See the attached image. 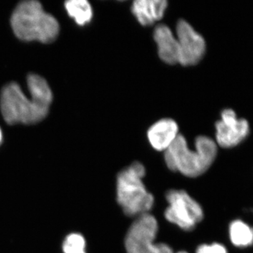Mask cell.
<instances>
[{"mask_svg":"<svg viewBox=\"0 0 253 253\" xmlns=\"http://www.w3.org/2000/svg\"><path fill=\"white\" fill-rule=\"evenodd\" d=\"M27 83L31 99L16 83L6 84L1 90V114L9 125L36 124L44 120L49 113L53 95L47 82L38 75L30 74Z\"/></svg>","mask_w":253,"mask_h":253,"instance_id":"6da1fadb","label":"cell"},{"mask_svg":"<svg viewBox=\"0 0 253 253\" xmlns=\"http://www.w3.org/2000/svg\"><path fill=\"white\" fill-rule=\"evenodd\" d=\"M195 150H191L184 136L179 134L172 144L165 151L166 166L172 172L196 178L207 172L217 157V145L211 138L198 136Z\"/></svg>","mask_w":253,"mask_h":253,"instance_id":"7a4b0ae2","label":"cell"},{"mask_svg":"<svg viewBox=\"0 0 253 253\" xmlns=\"http://www.w3.org/2000/svg\"><path fill=\"white\" fill-rule=\"evenodd\" d=\"M15 36L23 41H38L49 44L57 38L59 24L56 18L43 9L41 2L34 0L21 1L11 18Z\"/></svg>","mask_w":253,"mask_h":253,"instance_id":"3957f363","label":"cell"},{"mask_svg":"<svg viewBox=\"0 0 253 253\" xmlns=\"http://www.w3.org/2000/svg\"><path fill=\"white\" fill-rule=\"evenodd\" d=\"M146 168L134 162L118 173L116 179V198L118 205L128 217L149 213L154 205V197L145 186L143 179Z\"/></svg>","mask_w":253,"mask_h":253,"instance_id":"277c9868","label":"cell"},{"mask_svg":"<svg viewBox=\"0 0 253 253\" xmlns=\"http://www.w3.org/2000/svg\"><path fill=\"white\" fill-rule=\"evenodd\" d=\"M158 231V221L154 215L146 213L138 216L129 226L125 238L126 253H174L169 245L155 244Z\"/></svg>","mask_w":253,"mask_h":253,"instance_id":"5b68a950","label":"cell"},{"mask_svg":"<svg viewBox=\"0 0 253 253\" xmlns=\"http://www.w3.org/2000/svg\"><path fill=\"white\" fill-rule=\"evenodd\" d=\"M166 198L168 206L165 211V218L182 230H194L204 219V210L201 205L184 190H169Z\"/></svg>","mask_w":253,"mask_h":253,"instance_id":"8992f818","label":"cell"},{"mask_svg":"<svg viewBox=\"0 0 253 253\" xmlns=\"http://www.w3.org/2000/svg\"><path fill=\"white\" fill-rule=\"evenodd\" d=\"M176 31L179 46V63L184 66L198 64L206 53L204 38L184 20L178 21Z\"/></svg>","mask_w":253,"mask_h":253,"instance_id":"52a82bcc","label":"cell"},{"mask_svg":"<svg viewBox=\"0 0 253 253\" xmlns=\"http://www.w3.org/2000/svg\"><path fill=\"white\" fill-rule=\"evenodd\" d=\"M221 117V121L215 124L216 140L221 147H234L249 135V122L243 118L239 119L232 109L224 110Z\"/></svg>","mask_w":253,"mask_h":253,"instance_id":"ba28073f","label":"cell"},{"mask_svg":"<svg viewBox=\"0 0 253 253\" xmlns=\"http://www.w3.org/2000/svg\"><path fill=\"white\" fill-rule=\"evenodd\" d=\"M178 131L179 127L174 120L164 118L149 128L148 139L155 150L165 152L179 135Z\"/></svg>","mask_w":253,"mask_h":253,"instance_id":"9c48e42d","label":"cell"},{"mask_svg":"<svg viewBox=\"0 0 253 253\" xmlns=\"http://www.w3.org/2000/svg\"><path fill=\"white\" fill-rule=\"evenodd\" d=\"M154 38L157 44L158 55L163 62L169 65L179 63V43L170 28L166 25H158L155 29Z\"/></svg>","mask_w":253,"mask_h":253,"instance_id":"30bf717a","label":"cell"},{"mask_svg":"<svg viewBox=\"0 0 253 253\" xmlns=\"http://www.w3.org/2000/svg\"><path fill=\"white\" fill-rule=\"evenodd\" d=\"M166 0H136L131 11L143 26H149L162 19L167 9Z\"/></svg>","mask_w":253,"mask_h":253,"instance_id":"8fae6325","label":"cell"},{"mask_svg":"<svg viewBox=\"0 0 253 253\" xmlns=\"http://www.w3.org/2000/svg\"><path fill=\"white\" fill-rule=\"evenodd\" d=\"M65 8L68 15L74 18L79 26H85L92 18V9L86 0H70L65 2Z\"/></svg>","mask_w":253,"mask_h":253,"instance_id":"7c38bea8","label":"cell"},{"mask_svg":"<svg viewBox=\"0 0 253 253\" xmlns=\"http://www.w3.org/2000/svg\"><path fill=\"white\" fill-rule=\"evenodd\" d=\"M231 243L237 247H247L253 243V229L244 221H233L229 226Z\"/></svg>","mask_w":253,"mask_h":253,"instance_id":"4fadbf2b","label":"cell"},{"mask_svg":"<svg viewBox=\"0 0 253 253\" xmlns=\"http://www.w3.org/2000/svg\"><path fill=\"white\" fill-rule=\"evenodd\" d=\"M86 241L84 236L78 233L69 234L63 244L64 253H86Z\"/></svg>","mask_w":253,"mask_h":253,"instance_id":"5bb4252c","label":"cell"},{"mask_svg":"<svg viewBox=\"0 0 253 253\" xmlns=\"http://www.w3.org/2000/svg\"><path fill=\"white\" fill-rule=\"evenodd\" d=\"M196 253H228L225 246L218 243L202 244L196 249Z\"/></svg>","mask_w":253,"mask_h":253,"instance_id":"9a60e30c","label":"cell"},{"mask_svg":"<svg viewBox=\"0 0 253 253\" xmlns=\"http://www.w3.org/2000/svg\"><path fill=\"white\" fill-rule=\"evenodd\" d=\"M2 141V132H1V128H0V144Z\"/></svg>","mask_w":253,"mask_h":253,"instance_id":"2e32d148","label":"cell"},{"mask_svg":"<svg viewBox=\"0 0 253 253\" xmlns=\"http://www.w3.org/2000/svg\"><path fill=\"white\" fill-rule=\"evenodd\" d=\"M176 253H188L186 252V251H179V252H178Z\"/></svg>","mask_w":253,"mask_h":253,"instance_id":"e0dca14e","label":"cell"}]
</instances>
